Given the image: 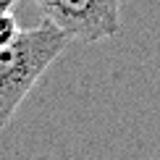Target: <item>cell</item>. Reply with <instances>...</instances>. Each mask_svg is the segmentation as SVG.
Masks as SVG:
<instances>
[{
	"label": "cell",
	"instance_id": "obj_1",
	"mask_svg": "<svg viewBox=\"0 0 160 160\" xmlns=\"http://www.w3.org/2000/svg\"><path fill=\"white\" fill-rule=\"evenodd\" d=\"M68 42L71 39L45 18L37 26L21 29L0 48V131L11 123L39 76L58 61Z\"/></svg>",
	"mask_w": 160,
	"mask_h": 160
},
{
	"label": "cell",
	"instance_id": "obj_2",
	"mask_svg": "<svg viewBox=\"0 0 160 160\" xmlns=\"http://www.w3.org/2000/svg\"><path fill=\"white\" fill-rule=\"evenodd\" d=\"M68 39L100 42L121 29V0H29Z\"/></svg>",
	"mask_w": 160,
	"mask_h": 160
},
{
	"label": "cell",
	"instance_id": "obj_3",
	"mask_svg": "<svg viewBox=\"0 0 160 160\" xmlns=\"http://www.w3.org/2000/svg\"><path fill=\"white\" fill-rule=\"evenodd\" d=\"M18 32H21V26H18L16 16L11 13V8H0V48L8 45Z\"/></svg>",
	"mask_w": 160,
	"mask_h": 160
},
{
	"label": "cell",
	"instance_id": "obj_4",
	"mask_svg": "<svg viewBox=\"0 0 160 160\" xmlns=\"http://www.w3.org/2000/svg\"><path fill=\"white\" fill-rule=\"evenodd\" d=\"M13 3H16V0H0V8H11Z\"/></svg>",
	"mask_w": 160,
	"mask_h": 160
}]
</instances>
